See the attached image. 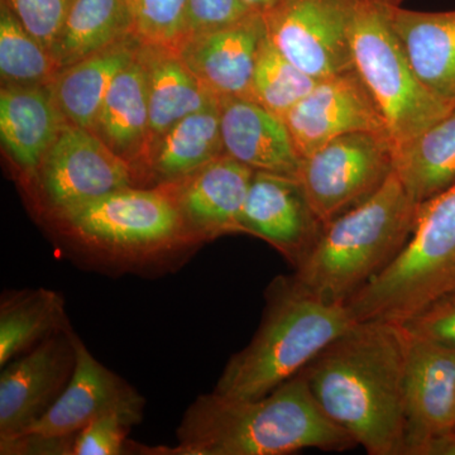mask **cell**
Wrapping results in <instances>:
<instances>
[{"label":"cell","mask_w":455,"mask_h":455,"mask_svg":"<svg viewBox=\"0 0 455 455\" xmlns=\"http://www.w3.org/2000/svg\"><path fill=\"white\" fill-rule=\"evenodd\" d=\"M406 353L403 325L366 320L301 371L320 409L367 454L405 451Z\"/></svg>","instance_id":"cell-1"},{"label":"cell","mask_w":455,"mask_h":455,"mask_svg":"<svg viewBox=\"0 0 455 455\" xmlns=\"http://www.w3.org/2000/svg\"><path fill=\"white\" fill-rule=\"evenodd\" d=\"M178 445L164 455H284L305 449L344 451L357 447L317 405L301 372L260 398L202 395L178 427Z\"/></svg>","instance_id":"cell-2"},{"label":"cell","mask_w":455,"mask_h":455,"mask_svg":"<svg viewBox=\"0 0 455 455\" xmlns=\"http://www.w3.org/2000/svg\"><path fill=\"white\" fill-rule=\"evenodd\" d=\"M357 323L348 307L317 298L293 275L275 278L251 343L228 361L215 394L252 400L289 381Z\"/></svg>","instance_id":"cell-3"},{"label":"cell","mask_w":455,"mask_h":455,"mask_svg":"<svg viewBox=\"0 0 455 455\" xmlns=\"http://www.w3.org/2000/svg\"><path fill=\"white\" fill-rule=\"evenodd\" d=\"M419 206L392 172L373 196L325 226L293 277L322 300L347 305L405 247Z\"/></svg>","instance_id":"cell-4"},{"label":"cell","mask_w":455,"mask_h":455,"mask_svg":"<svg viewBox=\"0 0 455 455\" xmlns=\"http://www.w3.org/2000/svg\"><path fill=\"white\" fill-rule=\"evenodd\" d=\"M454 287L455 184L420 204L405 247L347 307L357 322L403 324Z\"/></svg>","instance_id":"cell-5"},{"label":"cell","mask_w":455,"mask_h":455,"mask_svg":"<svg viewBox=\"0 0 455 455\" xmlns=\"http://www.w3.org/2000/svg\"><path fill=\"white\" fill-rule=\"evenodd\" d=\"M403 0H355L350 41L353 65L381 110L395 146L444 118L453 106L416 76L394 28Z\"/></svg>","instance_id":"cell-6"},{"label":"cell","mask_w":455,"mask_h":455,"mask_svg":"<svg viewBox=\"0 0 455 455\" xmlns=\"http://www.w3.org/2000/svg\"><path fill=\"white\" fill-rule=\"evenodd\" d=\"M83 243L104 252L140 257L188 238L175 193L124 188L57 215Z\"/></svg>","instance_id":"cell-7"},{"label":"cell","mask_w":455,"mask_h":455,"mask_svg":"<svg viewBox=\"0 0 455 455\" xmlns=\"http://www.w3.org/2000/svg\"><path fill=\"white\" fill-rule=\"evenodd\" d=\"M395 147L387 132H355L302 158L298 178L324 227L383 187L394 172Z\"/></svg>","instance_id":"cell-8"},{"label":"cell","mask_w":455,"mask_h":455,"mask_svg":"<svg viewBox=\"0 0 455 455\" xmlns=\"http://www.w3.org/2000/svg\"><path fill=\"white\" fill-rule=\"evenodd\" d=\"M355 5V0H278L263 13L268 38L314 79L352 70Z\"/></svg>","instance_id":"cell-9"},{"label":"cell","mask_w":455,"mask_h":455,"mask_svg":"<svg viewBox=\"0 0 455 455\" xmlns=\"http://www.w3.org/2000/svg\"><path fill=\"white\" fill-rule=\"evenodd\" d=\"M406 333L403 455H455V349Z\"/></svg>","instance_id":"cell-10"},{"label":"cell","mask_w":455,"mask_h":455,"mask_svg":"<svg viewBox=\"0 0 455 455\" xmlns=\"http://www.w3.org/2000/svg\"><path fill=\"white\" fill-rule=\"evenodd\" d=\"M50 208L61 214L132 187L134 172L94 132L66 123L36 172Z\"/></svg>","instance_id":"cell-11"},{"label":"cell","mask_w":455,"mask_h":455,"mask_svg":"<svg viewBox=\"0 0 455 455\" xmlns=\"http://www.w3.org/2000/svg\"><path fill=\"white\" fill-rule=\"evenodd\" d=\"M73 333L68 326L2 367L0 444L25 435L65 390L75 366Z\"/></svg>","instance_id":"cell-12"},{"label":"cell","mask_w":455,"mask_h":455,"mask_svg":"<svg viewBox=\"0 0 455 455\" xmlns=\"http://www.w3.org/2000/svg\"><path fill=\"white\" fill-rule=\"evenodd\" d=\"M283 121L301 160L346 134L388 133L381 110L355 68L317 80Z\"/></svg>","instance_id":"cell-13"},{"label":"cell","mask_w":455,"mask_h":455,"mask_svg":"<svg viewBox=\"0 0 455 455\" xmlns=\"http://www.w3.org/2000/svg\"><path fill=\"white\" fill-rule=\"evenodd\" d=\"M73 340L75 366L70 381L49 411L25 435L71 438L101 416L121 414L136 424L142 419L145 398L104 367L75 331Z\"/></svg>","instance_id":"cell-14"},{"label":"cell","mask_w":455,"mask_h":455,"mask_svg":"<svg viewBox=\"0 0 455 455\" xmlns=\"http://www.w3.org/2000/svg\"><path fill=\"white\" fill-rule=\"evenodd\" d=\"M324 228L299 178L254 171L242 212V232L267 242L295 268Z\"/></svg>","instance_id":"cell-15"},{"label":"cell","mask_w":455,"mask_h":455,"mask_svg":"<svg viewBox=\"0 0 455 455\" xmlns=\"http://www.w3.org/2000/svg\"><path fill=\"white\" fill-rule=\"evenodd\" d=\"M266 37L265 16L253 11L230 25L191 36L179 53L215 97L252 100L254 68Z\"/></svg>","instance_id":"cell-16"},{"label":"cell","mask_w":455,"mask_h":455,"mask_svg":"<svg viewBox=\"0 0 455 455\" xmlns=\"http://www.w3.org/2000/svg\"><path fill=\"white\" fill-rule=\"evenodd\" d=\"M224 151L254 171L298 178L301 157L281 116L256 101L220 99Z\"/></svg>","instance_id":"cell-17"},{"label":"cell","mask_w":455,"mask_h":455,"mask_svg":"<svg viewBox=\"0 0 455 455\" xmlns=\"http://www.w3.org/2000/svg\"><path fill=\"white\" fill-rule=\"evenodd\" d=\"M253 173L226 154L180 181L175 196L188 226L203 236L242 232V212Z\"/></svg>","instance_id":"cell-18"},{"label":"cell","mask_w":455,"mask_h":455,"mask_svg":"<svg viewBox=\"0 0 455 455\" xmlns=\"http://www.w3.org/2000/svg\"><path fill=\"white\" fill-rule=\"evenodd\" d=\"M68 123L50 85H3L0 137L9 156L29 176Z\"/></svg>","instance_id":"cell-19"},{"label":"cell","mask_w":455,"mask_h":455,"mask_svg":"<svg viewBox=\"0 0 455 455\" xmlns=\"http://www.w3.org/2000/svg\"><path fill=\"white\" fill-rule=\"evenodd\" d=\"M392 23L418 79L454 107L455 11H410L401 5Z\"/></svg>","instance_id":"cell-20"},{"label":"cell","mask_w":455,"mask_h":455,"mask_svg":"<svg viewBox=\"0 0 455 455\" xmlns=\"http://www.w3.org/2000/svg\"><path fill=\"white\" fill-rule=\"evenodd\" d=\"M137 55L146 74L149 148L158 137L188 114L220 100L191 73L179 51L140 44Z\"/></svg>","instance_id":"cell-21"},{"label":"cell","mask_w":455,"mask_h":455,"mask_svg":"<svg viewBox=\"0 0 455 455\" xmlns=\"http://www.w3.org/2000/svg\"><path fill=\"white\" fill-rule=\"evenodd\" d=\"M139 47L130 36L59 71L50 88L66 121L92 131L110 84L133 61Z\"/></svg>","instance_id":"cell-22"},{"label":"cell","mask_w":455,"mask_h":455,"mask_svg":"<svg viewBox=\"0 0 455 455\" xmlns=\"http://www.w3.org/2000/svg\"><path fill=\"white\" fill-rule=\"evenodd\" d=\"M92 132L131 166L147 157L148 98L145 68L139 55L114 77Z\"/></svg>","instance_id":"cell-23"},{"label":"cell","mask_w":455,"mask_h":455,"mask_svg":"<svg viewBox=\"0 0 455 455\" xmlns=\"http://www.w3.org/2000/svg\"><path fill=\"white\" fill-rule=\"evenodd\" d=\"M223 155L220 100L173 124L155 140L147 157L156 178L175 184Z\"/></svg>","instance_id":"cell-24"},{"label":"cell","mask_w":455,"mask_h":455,"mask_svg":"<svg viewBox=\"0 0 455 455\" xmlns=\"http://www.w3.org/2000/svg\"><path fill=\"white\" fill-rule=\"evenodd\" d=\"M394 172L418 204L455 184V107L444 118L395 147Z\"/></svg>","instance_id":"cell-25"},{"label":"cell","mask_w":455,"mask_h":455,"mask_svg":"<svg viewBox=\"0 0 455 455\" xmlns=\"http://www.w3.org/2000/svg\"><path fill=\"white\" fill-rule=\"evenodd\" d=\"M130 36L124 0H74L51 53L62 70Z\"/></svg>","instance_id":"cell-26"},{"label":"cell","mask_w":455,"mask_h":455,"mask_svg":"<svg viewBox=\"0 0 455 455\" xmlns=\"http://www.w3.org/2000/svg\"><path fill=\"white\" fill-rule=\"evenodd\" d=\"M68 326L59 293L46 289L14 293L0 307V366Z\"/></svg>","instance_id":"cell-27"},{"label":"cell","mask_w":455,"mask_h":455,"mask_svg":"<svg viewBox=\"0 0 455 455\" xmlns=\"http://www.w3.org/2000/svg\"><path fill=\"white\" fill-rule=\"evenodd\" d=\"M50 51L36 40L2 2L0 75L3 85H50L59 74Z\"/></svg>","instance_id":"cell-28"},{"label":"cell","mask_w":455,"mask_h":455,"mask_svg":"<svg viewBox=\"0 0 455 455\" xmlns=\"http://www.w3.org/2000/svg\"><path fill=\"white\" fill-rule=\"evenodd\" d=\"M316 82L281 53L267 36L254 68L251 98L283 119L309 94Z\"/></svg>","instance_id":"cell-29"},{"label":"cell","mask_w":455,"mask_h":455,"mask_svg":"<svg viewBox=\"0 0 455 455\" xmlns=\"http://www.w3.org/2000/svg\"><path fill=\"white\" fill-rule=\"evenodd\" d=\"M132 36L145 46L179 51L188 38V0H124Z\"/></svg>","instance_id":"cell-30"},{"label":"cell","mask_w":455,"mask_h":455,"mask_svg":"<svg viewBox=\"0 0 455 455\" xmlns=\"http://www.w3.org/2000/svg\"><path fill=\"white\" fill-rule=\"evenodd\" d=\"M3 3L29 35L52 52L74 0H3Z\"/></svg>","instance_id":"cell-31"},{"label":"cell","mask_w":455,"mask_h":455,"mask_svg":"<svg viewBox=\"0 0 455 455\" xmlns=\"http://www.w3.org/2000/svg\"><path fill=\"white\" fill-rule=\"evenodd\" d=\"M133 425V420L121 414L95 419L74 436L70 455L122 454Z\"/></svg>","instance_id":"cell-32"},{"label":"cell","mask_w":455,"mask_h":455,"mask_svg":"<svg viewBox=\"0 0 455 455\" xmlns=\"http://www.w3.org/2000/svg\"><path fill=\"white\" fill-rule=\"evenodd\" d=\"M401 325L409 333L455 349V287Z\"/></svg>","instance_id":"cell-33"},{"label":"cell","mask_w":455,"mask_h":455,"mask_svg":"<svg viewBox=\"0 0 455 455\" xmlns=\"http://www.w3.org/2000/svg\"><path fill=\"white\" fill-rule=\"evenodd\" d=\"M251 12L243 0H188V37L230 25Z\"/></svg>","instance_id":"cell-34"},{"label":"cell","mask_w":455,"mask_h":455,"mask_svg":"<svg viewBox=\"0 0 455 455\" xmlns=\"http://www.w3.org/2000/svg\"><path fill=\"white\" fill-rule=\"evenodd\" d=\"M243 2L248 5V7L253 9V11L265 13L268 9L274 7L278 0H243Z\"/></svg>","instance_id":"cell-35"},{"label":"cell","mask_w":455,"mask_h":455,"mask_svg":"<svg viewBox=\"0 0 455 455\" xmlns=\"http://www.w3.org/2000/svg\"><path fill=\"white\" fill-rule=\"evenodd\" d=\"M451 440H453V445H454V449H455V423H454L453 431H451Z\"/></svg>","instance_id":"cell-36"},{"label":"cell","mask_w":455,"mask_h":455,"mask_svg":"<svg viewBox=\"0 0 455 455\" xmlns=\"http://www.w3.org/2000/svg\"><path fill=\"white\" fill-rule=\"evenodd\" d=\"M455 107V106H454Z\"/></svg>","instance_id":"cell-37"}]
</instances>
